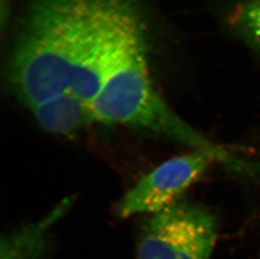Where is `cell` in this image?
<instances>
[{"label":"cell","instance_id":"1","mask_svg":"<svg viewBox=\"0 0 260 259\" xmlns=\"http://www.w3.org/2000/svg\"><path fill=\"white\" fill-rule=\"evenodd\" d=\"M144 46L131 0H36L10 65L29 108L67 93L79 69Z\"/></svg>","mask_w":260,"mask_h":259},{"label":"cell","instance_id":"2","mask_svg":"<svg viewBox=\"0 0 260 259\" xmlns=\"http://www.w3.org/2000/svg\"><path fill=\"white\" fill-rule=\"evenodd\" d=\"M89 105L95 122L127 125L168 137L205 152L233 171L260 176V164L210 142L170 109L153 88L145 52L121 67Z\"/></svg>","mask_w":260,"mask_h":259},{"label":"cell","instance_id":"3","mask_svg":"<svg viewBox=\"0 0 260 259\" xmlns=\"http://www.w3.org/2000/svg\"><path fill=\"white\" fill-rule=\"evenodd\" d=\"M216 238L212 213L178 201L151 215L138 239V259H211Z\"/></svg>","mask_w":260,"mask_h":259},{"label":"cell","instance_id":"4","mask_svg":"<svg viewBox=\"0 0 260 259\" xmlns=\"http://www.w3.org/2000/svg\"><path fill=\"white\" fill-rule=\"evenodd\" d=\"M201 151L168 160L141 179L120 200L116 213L120 218L155 214L174 202L213 163Z\"/></svg>","mask_w":260,"mask_h":259},{"label":"cell","instance_id":"5","mask_svg":"<svg viewBox=\"0 0 260 259\" xmlns=\"http://www.w3.org/2000/svg\"><path fill=\"white\" fill-rule=\"evenodd\" d=\"M30 110L43 129L58 134H71L95 122L90 105L69 93L50 99Z\"/></svg>","mask_w":260,"mask_h":259},{"label":"cell","instance_id":"6","mask_svg":"<svg viewBox=\"0 0 260 259\" xmlns=\"http://www.w3.org/2000/svg\"><path fill=\"white\" fill-rule=\"evenodd\" d=\"M69 206V200L62 201L42 220L2 237L1 259H42L47 250V232Z\"/></svg>","mask_w":260,"mask_h":259},{"label":"cell","instance_id":"7","mask_svg":"<svg viewBox=\"0 0 260 259\" xmlns=\"http://www.w3.org/2000/svg\"><path fill=\"white\" fill-rule=\"evenodd\" d=\"M222 15L232 34L260 56V0H222Z\"/></svg>","mask_w":260,"mask_h":259}]
</instances>
